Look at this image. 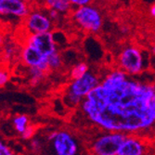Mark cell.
<instances>
[{"label": "cell", "instance_id": "obj_4", "mask_svg": "<svg viewBox=\"0 0 155 155\" xmlns=\"http://www.w3.org/2000/svg\"><path fill=\"white\" fill-rule=\"evenodd\" d=\"M54 155H76L78 152V143L76 139L69 132L55 131L48 137Z\"/></svg>", "mask_w": 155, "mask_h": 155}, {"label": "cell", "instance_id": "obj_11", "mask_svg": "<svg viewBox=\"0 0 155 155\" xmlns=\"http://www.w3.org/2000/svg\"><path fill=\"white\" fill-rule=\"evenodd\" d=\"M146 146L138 137L127 136L123 143L118 155H145Z\"/></svg>", "mask_w": 155, "mask_h": 155}, {"label": "cell", "instance_id": "obj_17", "mask_svg": "<svg viewBox=\"0 0 155 155\" xmlns=\"http://www.w3.org/2000/svg\"><path fill=\"white\" fill-rule=\"evenodd\" d=\"M30 147L32 148V150L35 152L41 150L42 149V142L39 140V138L37 137H33L31 139V142H30Z\"/></svg>", "mask_w": 155, "mask_h": 155}, {"label": "cell", "instance_id": "obj_25", "mask_svg": "<svg viewBox=\"0 0 155 155\" xmlns=\"http://www.w3.org/2000/svg\"><path fill=\"white\" fill-rule=\"evenodd\" d=\"M92 155H93V154H92Z\"/></svg>", "mask_w": 155, "mask_h": 155}, {"label": "cell", "instance_id": "obj_16", "mask_svg": "<svg viewBox=\"0 0 155 155\" xmlns=\"http://www.w3.org/2000/svg\"><path fill=\"white\" fill-rule=\"evenodd\" d=\"M48 67L51 70H57L61 66V57L57 51L48 58Z\"/></svg>", "mask_w": 155, "mask_h": 155}, {"label": "cell", "instance_id": "obj_13", "mask_svg": "<svg viewBox=\"0 0 155 155\" xmlns=\"http://www.w3.org/2000/svg\"><path fill=\"white\" fill-rule=\"evenodd\" d=\"M12 124L14 126V129L21 135L29 127V118L24 114L16 115L12 120Z\"/></svg>", "mask_w": 155, "mask_h": 155}, {"label": "cell", "instance_id": "obj_10", "mask_svg": "<svg viewBox=\"0 0 155 155\" xmlns=\"http://www.w3.org/2000/svg\"><path fill=\"white\" fill-rule=\"evenodd\" d=\"M0 14L2 16L26 18L30 12L27 3L21 0H0Z\"/></svg>", "mask_w": 155, "mask_h": 155}, {"label": "cell", "instance_id": "obj_20", "mask_svg": "<svg viewBox=\"0 0 155 155\" xmlns=\"http://www.w3.org/2000/svg\"><path fill=\"white\" fill-rule=\"evenodd\" d=\"M9 79V76H8V74L5 71H1L0 72V86L1 87H4L5 84L8 83Z\"/></svg>", "mask_w": 155, "mask_h": 155}, {"label": "cell", "instance_id": "obj_24", "mask_svg": "<svg viewBox=\"0 0 155 155\" xmlns=\"http://www.w3.org/2000/svg\"><path fill=\"white\" fill-rule=\"evenodd\" d=\"M151 50H152V53L155 55V42H154V44H153V46H152V48H151Z\"/></svg>", "mask_w": 155, "mask_h": 155}, {"label": "cell", "instance_id": "obj_22", "mask_svg": "<svg viewBox=\"0 0 155 155\" xmlns=\"http://www.w3.org/2000/svg\"><path fill=\"white\" fill-rule=\"evenodd\" d=\"M60 12H58L57 10H55V9H49L48 10V15L49 16V18L53 21V20H57L60 16Z\"/></svg>", "mask_w": 155, "mask_h": 155}, {"label": "cell", "instance_id": "obj_5", "mask_svg": "<svg viewBox=\"0 0 155 155\" xmlns=\"http://www.w3.org/2000/svg\"><path fill=\"white\" fill-rule=\"evenodd\" d=\"M74 19L79 26L90 33H97L103 24L101 13L92 6H84L75 9Z\"/></svg>", "mask_w": 155, "mask_h": 155}, {"label": "cell", "instance_id": "obj_18", "mask_svg": "<svg viewBox=\"0 0 155 155\" xmlns=\"http://www.w3.org/2000/svg\"><path fill=\"white\" fill-rule=\"evenodd\" d=\"M0 155H15L12 150L3 141L0 143Z\"/></svg>", "mask_w": 155, "mask_h": 155}, {"label": "cell", "instance_id": "obj_3", "mask_svg": "<svg viewBox=\"0 0 155 155\" xmlns=\"http://www.w3.org/2000/svg\"><path fill=\"white\" fill-rule=\"evenodd\" d=\"M127 135L123 133H106L95 139L91 146L93 155H118Z\"/></svg>", "mask_w": 155, "mask_h": 155}, {"label": "cell", "instance_id": "obj_14", "mask_svg": "<svg viewBox=\"0 0 155 155\" xmlns=\"http://www.w3.org/2000/svg\"><path fill=\"white\" fill-rule=\"evenodd\" d=\"M88 73V65L86 62H79L74 65L71 71V78L73 81L82 78Z\"/></svg>", "mask_w": 155, "mask_h": 155}, {"label": "cell", "instance_id": "obj_1", "mask_svg": "<svg viewBox=\"0 0 155 155\" xmlns=\"http://www.w3.org/2000/svg\"><path fill=\"white\" fill-rule=\"evenodd\" d=\"M80 109L89 123L110 133L146 132L155 126V84L114 70L84 98Z\"/></svg>", "mask_w": 155, "mask_h": 155}, {"label": "cell", "instance_id": "obj_12", "mask_svg": "<svg viewBox=\"0 0 155 155\" xmlns=\"http://www.w3.org/2000/svg\"><path fill=\"white\" fill-rule=\"evenodd\" d=\"M71 1L69 0H48L46 1V6L49 9H55L60 13L67 12L71 8Z\"/></svg>", "mask_w": 155, "mask_h": 155}, {"label": "cell", "instance_id": "obj_7", "mask_svg": "<svg viewBox=\"0 0 155 155\" xmlns=\"http://www.w3.org/2000/svg\"><path fill=\"white\" fill-rule=\"evenodd\" d=\"M25 44L34 47L48 59L58 51L57 48H56L54 35L51 32L38 35H30L28 36Z\"/></svg>", "mask_w": 155, "mask_h": 155}, {"label": "cell", "instance_id": "obj_21", "mask_svg": "<svg viewBox=\"0 0 155 155\" xmlns=\"http://www.w3.org/2000/svg\"><path fill=\"white\" fill-rule=\"evenodd\" d=\"M89 3H90V1H88V0H71V4L72 5H75L78 8L84 7V6H88Z\"/></svg>", "mask_w": 155, "mask_h": 155}, {"label": "cell", "instance_id": "obj_19", "mask_svg": "<svg viewBox=\"0 0 155 155\" xmlns=\"http://www.w3.org/2000/svg\"><path fill=\"white\" fill-rule=\"evenodd\" d=\"M35 132V128L33 127L32 125H29V127H28V128L26 129V131H25L23 134H21V137H22L23 139H25V140H27V139H31V138L34 137Z\"/></svg>", "mask_w": 155, "mask_h": 155}, {"label": "cell", "instance_id": "obj_9", "mask_svg": "<svg viewBox=\"0 0 155 155\" xmlns=\"http://www.w3.org/2000/svg\"><path fill=\"white\" fill-rule=\"evenodd\" d=\"M21 59L23 64L28 68H39L45 73L50 70L48 67V59L41 54L36 48L28 44H25L21 50Z\"/></svg>", "mask_w": 155, "mask_h": 155}, {"label": "cell", "instance_id": "obj_23", "mask_svg": "<svg viewBox=\"0 0 155 155\" xmlns=\"http://www.w3.org/2000/svg\"><path fill=\"white\" fill-rule=\"evenodd\" d=\"M150 15H151L153 18H155V4H153V5L151 6V8H150Z\"/></svg>", "mask_w": 155, "mask_h": 155}, {"label": "cell", "instance_id": "obj_2", "mask_svg": "<svg viewBox=\"0 0 155 155\" xmlns=\"http://www.w3.org/2000/svg\"><path fill=\"white\" fill-rule=\"evenodd\" d=\"M100 83L101 81L98 80L97 76L90 72L82 78L73 81L65 94L67 102L72 106H80L84 98L87 97Z\"/></svg>", "mask_w": 155, "mask_h": 155}, {"label": "cell", "instance_id": "obj_8", "mask_svg": "<svg viewBox=\"0 0 155 155\" xmlns=\"http://www.w3.org/2000/svg\"><path fill=\"white\" fill-rule=\"evenodd\" d=\"M25 26L30 35L48 33L52 29V20L44 12L33 11L25 18Z\"/></svg>", "mask_w": 155, "mask_h": 155}, {"label": "cell", "instance_id": "obj_15", "mask_svg": "<svg viewBox=\"0 0 155 155\" xmlns=\"http://www.w3.org/2000/svg\"><path fill=\"white\" fill-rule=\"evenodd\" d=\"M29 69V74H30V81L32 84H38L42 79H43L45 75V72H43L39 68H28Z\"/></svg>", "mask_w": 155, "mask_h": 155}, {"label": "cell", "instance_id": "obj_6", "mask_svg": "<svg viewBox=\"0 0 155 155\" xmlns=\"http://www.w3.org/2000/svg\"><path fill=\"white\" fill-rule=\"evenodd\" d=\"M119 65L122 71L129 75L140 74L144 68L143 55L137 48L130 46L124 48L119 56Z\"/></svg>", "mask_w": 155, "mask_h": 155}]
</instances>
